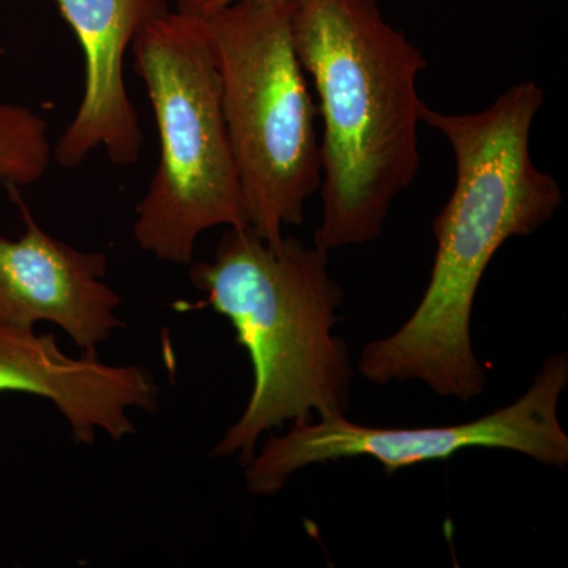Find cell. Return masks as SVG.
I'll use <instances>...</instances> for the list:
<instances>
[{
  "label": "cell",
  "mask_w": 568,
  "mask_h": 568,
  "mask_svg": "<svg viewBox=\"0 0 568 568\" xmlns=\"http://www.w3.org/2000/svg\"><path fill=\"white\" fill-rule=\"evenodd\" d=\"M545 92L521 81L470 114L422 108V122L454 151L455 186L433 222L435 263L417 308L398 331L364 347L362 375L375 384L420 381L443 398L469 403L487 386L474 353L470 317L481 278L507 241L540 230L562 190L538 170L530 133Z\"/></svg>",
  "instance_id": "1"
},
{
  "label": "cell",
  "mask_w": 568,
  "mask_h": 568,
  "mask_svg": "<svg viewBox=\"0 0 568 568\" xmlns=\"http://www.w3.org/2000/svg\"><path fill=\"white\" fill-rule=\"evenodd\" d=\"M291 33L323 122L317 248L375 242L420 166L426 59L376 0H291Z\"/></svg>",
  "instance_id": "2"
},
{
  "label": "cell",
  "mask_w": 568,
  "mask_h": 568,
  "mask_svg": "<svg viewBox=\"0 0 568 568\" xmlns=\"http://www.w3.org/2000/svg\"><path fill=\"white\" fill-rule=\"evenodd\" d=\"M328 253L295 237L267 244L252 227H227L211 261L190 264L203 305L230 321L250 355L253 390L212 457L252 462L261 436L286 422L346 416L353 366L334 334L343 291Z\"/></svg>",
  "instance_id": "3"
},
{
  "label": "cell",
  "mask_w": 568,
  "mask_h": 568,
  "mask_svg": "<svg viewBox=\"0 0 568 568\" xmlns=\"http://www.w3.org/2000/svg\"><path fill=\"white\" fill-rule=\"evenodd\" d=\"M132 52L160 140L134 241L163 263L190 265L205 231L248 226L203 18L164 11L141 29Z\"/></svg>",
  "instance_id": "4"
},
{
  "label": "cell",
  "mask_w": 568,
  "mask_h": 568,
  "mask_svg": "<svg viewBox=\"0 0 568 568\" xmlns=\"http://www.w3.org/2000/svg\"><path fill=\"white\" fill-rule=\"evenodd\" d=\"M203 21L248 226L280 244L321 185L317 106L295 52L291 0L235 3Z\"/></svg>",
  "instance_id": "5"
},
{
  "label": "cell",
  "mask_w": 568,
  "mask_h": 568,
  "mask_svg": "<svg viewBox=\"0 0 568 568\" xmlns=\"http://www.w3.org/2000/svg\"><path fill=\"white\" fill-rule=\"evenodd\" d=\"M567 384L568 357L558 354L545 361L517 402L466 424L381 428L355 424L346 416L295 420L284 435L268 437L246 463V488L252 495L274 496L298 470L321 463L365 457L394 474L474 447L517 452L562 469L568 465V436L558 407Z\"/></svg>",
  "instance_id": "6"
},
{
  "label": "cell",
  "mask_w": 568,
  "mask_h": 568,
  "mask_svg": "<svg viewBox=\"0 0 568 568\" xmlns=\"http://www.w3.org/2000/svg\"><path fill=\"white\" fill-rule=\"evenodd\" d=\"M24 222L18 241L0 237V325L61 327L85 355L123 327L121 295L104 282L106 254L82 252L41 230L20 189L9 186Z\"/></svg>",
  "instance_id": "7"
},
{
  "label": "cell",
  "mask_w": 568,
  "mask_h": 568,
  "mask_svg": "<svg viewBox=\"0 0 568 568\" xmlns=\"http://www.w3.org/2000/svg\"><path fill=\"white\" fill-rule=\"evenodd\" d=\"M84 55L80 106L52 156L74 170L103 149L115 166L140 160L144 134L125 84V55L141 29L171 10L168 0H55Z\"/></svg>",
  "instance_id": "8"
},
{
  "label": "cell",
  "mask_w": 568,
  "mask_h": 568,
  "mask_svg": "<svg viewBox=\"0 0 568 568\" xmlns=\"http://www.w3.org/2000/svg\"><path fill=\"white\" fill-rule=\"evenodd\" d=\"M50 399L69 422L73 439L92 446L102 429L112 440L136 433L126 410L156 413L159 387L141 366H115L97 355L63 354L51 334L0 325V394Z\"/></svg>",
  "instance_id": "9"
},
{
  "label": "cell",
  "mask_w": 568,
  "mask_h": 568,
  "mask_svg": "<svg viewBox=\"0 0 568 568\" xmlns=\"http://www.w3.org/2000/svg\"><path fill=\"white\" fill-rule=\"evenodd\" d=\"M52 159L48 123L24 104L0 102V186L33 185Z\"/></svg>",
  "instance_id": "10"
},
{
  "label": "cell",
  "mask_w": 568,
  "mask_h": 568,
  "mask_svg": "<svg viewBox=\"0 0 568 568\" xmlns=\"http://www.w3.org/2000/svg\"><path fill=\"white\" fill-rule=\"evenodd\" d=\"M241 2H286V0H174V10L194 18H209Z\"/></svg>",
  "instance_id": "11"
}]
</instances>
